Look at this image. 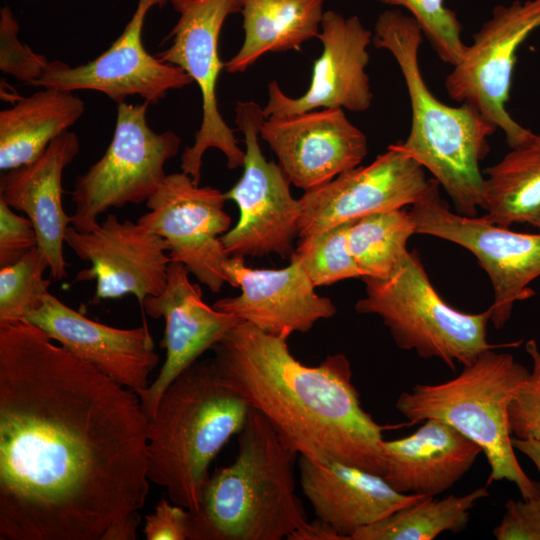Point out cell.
<instances>
[{"instance_id": "1", "label": "cell", "mask_w": 540, "mask_h": 540, "mask_svg": "<svg viewBox=\"0 0 540 540\" xmlns=\"http://www.w3.org/2000/svg\"><path fill=\"white\" fill-rule=\"evenodd\" d=\"M52 341L26 319L0 325V540H135L149 419Z\"/></svg>"}, {"instance_id": "2", "label": "cell", "mask_w": 540, "mask_h": 540, "mask_svg": "<svg viewBox=\"0 0 540 540\" xmlns=\"http://www.w3.org/2000/svg\"><path fill=\"white\" fill-rule=\"evenodd\" d=\"M287 339L241 321L212 347L213 362L224 384L299 456L384 475L386 427L362 407L349 359L337 353L307 366Z\"/></svg>"}, {"instance_id": "3", "label": "cell", "mask_w": 540, "mask_h": 540, "mask_svg": "<svg viewBox=\"0 0 540 540\" xmlns=\"http://www.w3.org/2000/svg\"><path fill=\"white\" fill-rule=\"evenodd\" d=\"M299 454L270 422L249 408L238 452L217 469L190 512L188 540H281L307 524L296 493Z\"/></svg>"}, {"instance_id": "4", "label": "cell", "mask_w": 540, "mask_h": 540, "mask_svg": "<svg viewBox=\"0 0 540 540\" xmlns=\"http://www.w3.org/2000/svg\"><path fill=\"white\" fill-rule=\"evenodd\" d=\"M423 33L419 23L400 10L382 12L372 42L387 50L403 75L411 104V128L401 150L429 171L451 198L457 213L476 216L484 206L480 162L488 138L497 130L472 107L444 104L429 90L419 66Z\"/></svg>"}, {"instance_id": "5", "label": "cell", "mask_w": 540, "mask_h": 540, "mask_svg": "<svg viewBox=\"0 0 540 540\" xmlns=\"http://www.w3.org/2000/svg\"><path fill=\"white\" fill-rule=\"evenodd\" d=\"M249 408L224 384L213 359L196 361L168 386L149 420L150 482L172 503L197 511L212 460L241 431Z\"/></svg>"}, {"instance_id": "6", "label": "cell", "mask_w": 540, "mask_h": 540, "mask_svg": "<svg viewBox=\"0 0 540 540\" xmlns=\"http://www.w3.org/2000/svg\"><path fill=\"white\" fill-rule=\"evenodd\" d=\"M528 374L512 354L489 349L452 379L402 392L395 407L411 424L434 419L458 430L482 449L490 466L488 484L507 480L528 498L539 482L516 458L507 417L509 401Z\"/></svg>"}, {"instance_id": "7", "label": "cell", "mask_w": 540, "mask_h": 540, "mask_svg": "<svg viewBox=\"0 0 540 540\" xmlns=\"http://www.w3.org/2000/svg\"><path fill=\"white\" fill-rule=\"evenodd\" d=\"M361 279L365 296L356 302V312L379 316L402 350L437 358L454 370L501 346L487 339L491 307L480 313L451 307L433 287L416 251L387 278Z\"/></svg>"}, {"instance_id": "8", "label": "cell", "mask_w": 540, "mask_h": 540, "mask_svg": "<svg viewBox=\"0 0 540 540\" xmlns=\"http://www.w3.org/2000/svg\"><path fill=\"white\" fill-rule=\"evenodd\" d=\"M149 103L118 104L112 140L104 155L74 183L71 225L78 231L94 229L110 208L146 202L167 174L165 165L180 149L172 131L157 133L146 119Z\"/></svg>"}, {"instance_id": "9", "label": "cell", "mask_w": 540, "mask_h": 540, "mask_svg": "<svg viewBox=\"0 0 540 540\" xmlns=\"http://www.w3.org/2000/svg\"><path fill=\"white\" fill-rule=\"evenodd\" d=\"M264 119L263 108L256 102L236 103L235 123L244 137L245 158L241 178L224 195L236 203L240 215L221 241L230 256L290 258L302 208L280 165L268 161L261 150L259 132Z\"/></svg>"}, {"instance_id": "10", "label": "cell", "mask_w": 540, "mask_h": 540, "mask_svg": "<svg viewBox=\"0 0 540 540\" xmlns=\"http://www.w3.org/2000/svg\"><path fill=\"white\" fill-rule=\"evenodd\" d=\"M431 178L425 195L410 209L416 234L429 235L470 251L488 275L493 289L491 322L501 329L514 304L535 295L529 287L540 277V232L518 233L483 217L451 211Z\"/></svg>"}, {"instance_id": "11", "label": "cell", "mask_w": 540, "mask_h": 540, "mask_svg": "<svg viewBox=\"0 0 540 540\" xmlns=\"http://www.w3.org/2000/svg\"><path fill=\"white\" fill-rule=\"evenodd\" d=\"M540 28V0L496 5L491 17L473 35L460 61L446 76L445 89L456 102L476 110L505 134L510 148L534 133L509 114L506 103L512 84L516 52Z\"/></svg>"}, {"instance_id": "12", "label": "cell", "mask_w": 540, "mask_h": 540, "mask_svg": "<svg viewBox=\"0 0 540 540\" xmlns=\"http://www.w3.org/2000/svg\"><path fill=\"white\" fill-rule=\"evenodd\" d=\"M179 17L168 39L170 46L158 57L184 70L198 85L202 96V121L194 143L181 155V171L196 185L201 178L204 153L221 151L229 169L243 167L245 152L238 146L234 131L218 109L216 85L224 68L218 54V41L225 19L240 12L239 0H169Z\"/></svg>"}, {"instance_id": "13", "label": "cell", "mask_w": 540, "mask_h": 540, "mask_svg": "<svg viewBox=\"0 0 540 540\" xmlns=\"http://www.w3.org/2000/svg\"><path fill=\"white\" fill-rule=\"evenodd\" d=\"M225 201L220 190L200 187L184 172L167 174L146 201L149 212L137 221L167 240L171 262L182 263L215 293L228 283L226 267L230 255L221 241L231 225V217L224 210Z\"/></svg>"}, {"instance_id": "14", "label": "cell", "mask_w": 540, "mask_h": 540, "mask_svg": "<svg viewBox=\"0 0 540 540\" xmlns=\"http://www.w3.org/2000/svg\"><path fill=\"white\" fill-rule=\"evenodd\" d=\"M65 243L79 259L90 263L74 281H95L94 300L130 294L142 306L147 297L160 295L166 286L171 262L168 242L138 222L120 221L109 214L87 232L69 226Z\"/></svg>"}, {"instance_id": "15", "label": "cell", "mask_w": 540, "mask_h": 540, "mask_svg": "<svg viewBox=\"0 0 540 540\" xmlns=\"http://www.w3.org/2000/svg\"><path fill=\"white\" fill-rule=\"evenodd\" d=\"M430 181L418 162L396 143L391 144L370 164L352 168L304 192L299 198V237L375 212L412 206L425 195Z\"/></svg>"}, {"instance_id": "16", "label": "cell", "mask_w": 540, "mask_h": 540, "mask_svg": "<svg viewBox=\"0 0 540 540\" xmlns=\"http://www.w3.org/2000/svg\"><path fill=\"white\" fill-rule=\"evenodd\" d=\"M169 0H138L135 12L121 35L101 55L86 64L69 66L61 61L48 63L35 86L65 91H98L117 104L138 95L156 104L167 92L193 83L180 67L150 55L142 42L145 16L153 6Z\"/></svg>"}, {"instance_id": "17", "label": "cell", "mask_w": 540, "mask_h": 540, "mask_svg": "<svg viewBox=\"0 0 540 540\" xmlns=\"http://www.w3.org/2000/svg\"><path fill=\"white\" fill-rule=\"evenodd\" d=\"M259 137L291 184L304 192L359 166L368 153L366 135L340 108L265 118Z\"/></svg>"}, {"instance_id": "18", "label": "cell", "mask_w": 540, "mask_h": 540, "mask_svg": "<svg viewBox=\"0 0 540 540\" xmlns=\"http://www.w3.org/2000/svg\"><path fill=\"white\" fill-rule=\"evenodd\" d=\"M317 38L323 49L314 61L309 88L293 98L272 80L263 107L265 118L323 108L362 112L370 107L373 96L366 67L373 39L371 30L358 16L345 17L329 10L323 15Z\"/></svg>"}, {"instance_id": "19", "label": "cell", "mask_w": 540, "mask_h": 540, "mask_svg": "<svg viewBox=\"0 0 540 540\" xmlns=\"http://www.w3.org/2000/svg\"><path fill=\"white\" fill-rule=\"evenodd\" d=\"M226 274L228 284L239 287L241 293L221 298L213 307L265 333L288 337L293 332L305 333L317 321L337 313L331 299L316 293V287L294 254L289 265L280 269L251 268L243 257L230 256Z\"/></svg>"}, {"instance_id": "20", "label": "cell", "mask_w": 540, "mask_h": 540, "mask_svg": "<svg viewBox=\"0 0 540 540\" xmlns=\"http://www.w3.org/2000/svg\"><path fill=\"white\" fill-rule=\"evenodd\" d=\"M142 307L150 317L165 319L164 364L157 378L138 394L150 420L168 386L242 320L207 305L201 288L190 281L189 271L179 262H170L164 290L147 297Z\"/></svg>"}, {"instance_id": "21", "label": "cell", "mask_w": 540, "mask_h": 540, "mask_svg": "<svg viewBox=\"0 0 540 540\" xmlns=\"http://www.w3.org/2000/svg\"><path fill=\"white\" fill-rule=\"evenodd\" d=\"M25 319L118 384L137 394L149 387L148 377L159 356L146 322L132 329L111 327L89 319L51 293Z\"/></svg>"}, {"instance_id": "22", "label": "cell", "mask_w": 540, "mask_h": 540, "mask_svg": "<svg viewBox=\"0 0 540 540\" xmlns=\"http://www.w3.org/2000/svg\"><path fill=\"white\" fill-rule=\"evenodd\" d=\"M297 466L301 489L317 519L343 540L426 497L400 493L383 475L342 462H314L299 456Z\"/></svg>"}, {"instance_id": "23", "label": "cell", "mask_w": 540, "mask_h": 540, "mask_svg": "<svg viewBox=\"0 0 540 540\" xmlns=\"http://www.w3.org/2000/svg\"><path fill=\"white\" fill-rule=\"evenodd\" d=\"M79 147L78 136L67 130L35 161L4 171L0 179V200L25 213L32 222L37 247L46 257L55 280L67 277L63 246L71 224V216L63 208L62 176L77 156Z\"/></svg>"}, {"instance_id": "24", "label": "cell", "mask_w": 540, "mask_h": 540, "mask_svg": "<svg viewBox=\"0 0 540 540\" xmlns=\"http://www.w3.org/2000/svg\"><path fill=\"white\" fill-rule=\"evenodd\" d=\"M383 446L386 481L400 493L432 497L452 488L482 453L475 442L434 419L408 436L384 440Z\"/></svg>"}, {"instance_id": "25", "label": "cell", "mask_w": 540, "mask_h": 540, "mask_svg": "<svg viewBox=\"0 0 540 540\" xmlns=\"http://www.w3.org/2000/svg\"><path fill=\"white\" fill-rule=\"evenodd\" d=\"M85 103L73 92L43 87L0 112V169L39 158L49 144L83 115Z\"/></svg>"}, {"instance_id": "26", "label": "cell", "mask_w": 540, "mask_h": 540, "mask_svg": "<svg viewBox=\"0 0 540 540\" xmlns=\"http://www.w3.org/2000/svg\"><path fill=\"white\" fill-rule=\"evenodd\" d=\"M244 40L239 51L224 63L228 73L246 71L267 53L302 51L317 38L327 0H239Z\"/></svg>"}, {"instance_id": "27", "label": "cell", "mask_w": 540, "mask_h": 540, "mask_svg": "<svg viewBox=\"0 0 540 540\" xmlns=\"http://www.w3.org/2000/svg\"><path fill=\"white\" fill-rule=\"evenodd\" d=\"M483 175L484 219L510 227L515 223L532 225L540 218V134L534 133L510 148Z\"/></svg>"}, {"instance_id": "28", "label": "cell", "mask_w": 540, "mask_h": 540, "mask_svg": "<svg viewBox=\"0 0 540 540\" xmlns=\"http://www.w3.org/2000/svg\"><path fill=\"white\" fill-rule=\"evenodd\" d=\"M488 496L486 486L461 496H426L360 528L351 540H433L445 531L458 532L466 527L470 510Z\"/></svg>"}, {"instance_id": "29", "label": "cell", "mask_w": 540, "mask_h": 540, "mask_svg": "<svg viewBox=\"0 0 540 540\" xmlns=\"http://www.w3.org/2000/svg\"><path fill=\"white\" fill-rule=\"evenodd\" d=\"M414 234L410 212L399 208L352 220L347 241L363 277L387 278L409 255L407 244Z\"/></svg>"}, {"instance_id": "30", "label": "cell", "mask_w": 540, "mask_h": 540, "mask_svg": "<svg viewBox=\"0 0 540 540\" xmlns=\"http://www.w3.org/2000/svg\"><path fill=\"white\" fill-rule=\"evenodd\" d=\"M49 264L36 246L16 263L0 267V325L24 320L39 308L49 293Z\"/></svg>"}, {"instance_id": "31", "label": "cell", "mask_w": 540, "mask_h": 540, "mask_svg": "<svg viewBox=\"0 0 540 540\" xmlns=\"http://www.w3.org/2000/svg\"><path fill=\"white\" fill-rule=\"evenodd\" d=\"M351 222L300 238L293 254L315 287L364 276L348 247L347 232Z\"/></svg>"}, {"instance_id": "32", "label": "cell", "mask_w": 540, "mask_h": 540, "mask_svg": "<svg viewBox=\"0 0 540 540\" xmlns=\"http://www.w3.org/2000/svg\"><path fill=\"white\" fill-rule=\"evenodd\" d=\"M378 1L406 9L440 60L452 66L460 61L467 45L461 39L462 26L456 13L445 7L444 0Z\"/></svg>"}, {"instance_id": "33", "label": "cell", "mask_w": 540, "mask_h": 540, "mask_svg": "<svg viewBox=\"0 0 540 540\" xmlns=\"http://www.w3.org/2000/svg\"><path fill=\"white\" fill-rule=\"evenodd\" d=\"M525 349L532 370L509 401L508 424L514 437L540 441V349L534 339L526 342Z\"/></svg>"}, {"instance_id": "34", "label": "cell", "mask_w": 540, "mask_h": 540, "mask_svg": "<svg viewBox=\"0 0 540 540\" xmlns=\"http://www.w3.org/2000/svg\"><path fill=\"white\" fill-rule=\"evenodd\" d=\"M18 23L8 6L1 9L0 18V68L16 79L34 85L49 61L32 51L17 38Z\"/></svg>"}, {"instance_id": "35", "label": "cell", "mask_w": 540, "mask_h": 540, "mask_svg": "<svg viewBox=\"0 0 540 540\" xmlns=\"http://www.w3.org/2000/svg\"><path fill=\"white\" fill-rule=\"evenodd\" d=\"M493 534L497 540H540V482L534 495L507 501Z\"/></svg>"}, {"instance_id": "36", "label": "cell", "mask_w": 540, "mask_h": 540, "mask_svg": "<svg viewBox=\"0 0 540 540\" xmlns=\"http://www.w3.org/2000/svg\"><path fill=\"white\" fill-rule=\"evenodd\" d=\"M37 246V236L29 218L16 214L0 200V267L20 260Z\"/></svg>"}, {"instance_id": "37", "label": "cell", "mask_w": 540, "mask_h": 540, "mask_svg": "<svg viewBox=\"0 0 540 540\" xmlns=\"http://www.w3.org/2000/svg\"><path fill=\"white\" fill-rule=\"evenodd\" d=\"M190 512L161 498L153 513L145 516L143 529L147 540H186L189 538Z\"/></svg>"}, {"instance_id": "38", "label": "cell", "mask_w": 540, "mask_h": 540, "mask_svg": "<svg viewBox=\"0 0 540 540\" xmlns=\"http://www.w3.org/2000/svg\"><path fill=\"white\" fill-rule=\"evenodd\" d=\"M288 540H343L342 537L328 524L319 519L293 532Z\"/></svg>"}, {"instance_id": "39", "label": "cell", "mask_w": 540, "mask_h": 540, "mask_svg": "<svg viewBox=\"0 0 540 540\" xmlns=\"http://www.w3.org/2000/svg\"><path fill=\"white\" fill-rule=\"evenodd\" d=\"M514 449L528 457L540 473V441L534 439H519L512 437Z\"/></svg>"}, {"instance_id": "40", "label": "cell", "mask_w": 540, "mask_h": 540, "mask_svg": "<svg viewBox=\"0 0 540 540\" xmlns=\"http://www.w3.org/2000/svg\"><path fill=\"white\" fill-rule=\"evenodd\" d=\"M532 226H534L535 228L538 229V231L540 232V218L537 219L533 224Z\"/></svg>"}]
</instances>
